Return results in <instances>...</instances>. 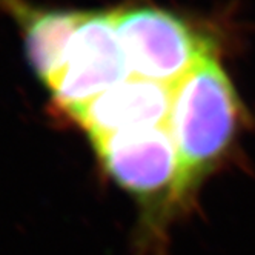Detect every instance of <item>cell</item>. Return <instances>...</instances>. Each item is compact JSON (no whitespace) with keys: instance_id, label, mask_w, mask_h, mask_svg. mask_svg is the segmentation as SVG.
<instances>
[{"instance_id":"obj_1","label":"cell","mask_w":255,"mask_h":255,"mask_svg":"<svg viewBox=\"0 0 255 255\" xmlns=\"http://www.w3.org/2000/svg\"><path fill=\"white\" fill-rule=\"evenodd\" d=\"M240 126V99L215 57L172 85L168 129L192 188L225 158Z\"/></svg>"},{"instance_id":"obj_2","label":"cell","mask_w":255,"mask_h":255,"mask_svg":"<svg viewBox=\"0 0 255 255\" xmlns=\"http://www.w3.org/2000/svg\"><path fill=\"white\" fill-rule=\"evenodd\" d=\"M106 174L149 214H161L192 186L168 126L91 138Z\"/></svg>"},{"instance_id":"obj_3","label":"cell","mask_w":255,"mask_h":255,"mask_svg":"<svg viewBox=\"0 0 255 255\" xmlns=\"http://www.w3.org/2000/svg\"><path fill=\"white\" fill-rule=\"evenodd\" d=\"M114 25L131 74L175 85L214 57V46L180 17L158 8L114 11Z\"/></svg>"},{"instance_id":"obj_4","label":"cell","mask_w":255,"mask_h":255,"mask_svg":"<svg viewBox=\"0 0 255 255\" xmlns=\"http://www.w3.org/2000/svg\"><path fill=\"white\" fill-rule=\"evenodd\" d=\"M131 76L114 12H89L46 86L56 108L68 116Z\"/></svg>"},{"instance_id":"obj_5","label":"cell","mask_w":255,"mask_h":255,"mask_svg":"<svg viewBox=\"0 0 255 255\" xmlns=\"http://www.w3.org/2000/svg\"><path fill=\"white\" fill-rule=\"evenodd\" d=\"M172 86L131 76L105 91L66 117L85 129L89 138L168 126Z\"/></svg>"},{"instance_id":"obj_6","label":"cell","mask_w":255,"mask_h":255,"mask_svg":"<svg viewBox=\"0 0 255 255\" xmlns=\"http://www.w3.org/2000/svg\"><path fill=\"white\" fill-rule=\"evenodd\" d=\"M23 31L25 52L32 71L45 85L60 65L69 40L89 12L46 9L26 0H0Z\"/></svg>"}]
</instances>
